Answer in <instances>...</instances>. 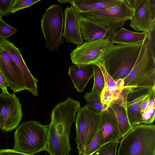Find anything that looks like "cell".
<instances>
[{"instance_id": "cell-17", "label": "cell", "mask_w": 155, "mask_h": 155, "mask_svg": "<svg viewBox=\"0 0 155 155\" xmlns=\"http://www.w3.org/2000/svg\"><path fill=\"white\" fill-rule=\"evenodd\" d=\"M93 64L77 65L70 66L68 75L74 85L79 92H81L94 75Z\"/></svg>"}, {"instance_id": "cell-19", "label": "cell", "mask_w": 155, "mask_h": 155, "mask_svg": "<svg viewBox=\"0 0 155 155\" xmlns=\"http://www.w3.org/2000/svg\"><path fill=\"white\" fill-rule=\"evenodd\" d=\"M145 32H137L120 28L110 37L112 44L127 45L143 42L147 34Z\"/></svg>"}, {"instance_id": "cell-6", "label": "cell", "mask_w": 155, "mask_h": 155, "mask_svg": "<svg viewBox=\"0 0 155 155\" xmlns=\"http://www.w3.org/2000/svg\"><path fill=\"white\" fill-rule=\"evenodd\" d=\"M81 13L87 20L103 29L106 38H110L118 28L123 27L126 21L131 19L134 12L126 0H121L110 8Z\"/></svg>"}, {"instance_id": "cell-26", "label": "cell", "mask_w": 155, "mask_h": 155, "mask_svg": "<svg viewBox=\"0 0 155 155\" xmlns=\"http://www.w3.org/2000/svg\"><path fill=\"white\" fill-rule=\"evenodd\" d=\"M119 141L111 142L101 146L92 155H116Z\"/></svg>"}, {"instance_id": "cell-20", "label": "cell", "mask_w": 155, "mask_h": 155, "mask_svg": "<svg viewBox=\"0 0 155 155\" xmlns=\"http://www.w3.org/2000/svg\"><path fill=\"white\" fill-rule=\"evenodd\" d=\"M79 24L83 39L85 42L107 38L106 32L103 29L87 20L82 15Z\"/></svg>"}, {"instance_id": "cell-7", "label": "cell", "mask_w": 155, "mask_h": 155, "mask_svg": "<svg viewBox=\"0 0 155 155\" xmlns=\"http://www.w3.org/2000/svg\"><path fill=\"white\" fill-rule=\"evenodd\" d=\"M42 32L45 40V47L51 51L57 50L62 39L64 18L61 6L53 5L46 9L41 21Z\"/></svg>"}, {"instance_id": "cell-32", "label": "cell", "mask_w": 155, "mask_h": 155, "mask_svg": "<svg viewBox=\"0 0 155 155\" xmlns=\"http://www.w3.org/2000/svg\"><path fill=\"white\" fill-rule=\"evenodd\" d=\"M143 0H126L130 7L134 13Z\"/></svg>"}, {"instance_id": "cell-2", "label": "cell", "mask_w": 155, "mask_h": 155, "mask_svg": "<svg viewBox=\"0 0 155 155\" xmlns=\"http://www.w3.org/2000/svg\"><path fill=\"white\" fill-rule=\"evenodd\" d=\"M154 46L152 33H148L133 67L124 80V89L155 90Z\"/></svg>"}, {"instance_id": "cell-14", "label": "cell", "mask_w": 155, "mask_h": 155, "mask_svg": "<svg viewBox=\"0 0 155 155\" xmlns=\"http://www.w3.org/2000/svg\"><path fill=\"white\" fill-rule=\"evenodd\" d=\"M82 16L71 5L64 11V28L63 38L68 42L80 45L84 43L79 22Z\"/></svg>"}, {"instance_id": "cell-12", "label": "cell", "mask_w": 155, "mask_h": 155, "mask_svg": "<svg viewBox=\"0 0 155 155\" xmlns=\"http://www.w3.org/2000/svg\"><path fill=\"white\" fill-rule=\"evenodd\" d=\"M155 0H143L130 20L134 30L150 33L155 29Z\"/></svg>"}, {"instance_id": "cell-4", "label": "cell", "mask_w": 155, "mask_h": 155, "mask_svg": "<svg viewBox=\"0 0 155 155\" xmlns=\"http://www.w3.org/2000/svg\"><path fill=\"white\" fill-rule=\"evenodd\" d=\"M48 124L30 120L19 125L14 133L13 149L32 154L46 150Z\"/></svg>"}, {"instance_id": "cell-5", "label": "cell", "mask_w": 155, "mask_h": 155, "mask_svg": "<svg viewBox=\"0 0 155 155\" xmlns=\"http://www.w3.org/2000/svg\"><path fill=\"white\" fill-rule=\"evenodd\" d=\"M117 155H155V126H134L122 137Z\"/></svg>"}, {"instance_id": "cell-30", "label": "cell", "mask_w": 155, "mask_h": 155, "mask_svg": "<svg viewBox=\"0 0 155 155\" xmlns=\"http://www.w3.org/2000/svg\"><path fill=\"white\" fill-rule=\"evenodd\" d=\"M15 0H0V15L1 18L10 13L12 7Z\"/></svg>"}, {"instance_id": "cell-37", "label": "cell", "mask_w": 155, "mask_h": 155, "mask_svg": "<svg viewBox=\"0 0 155 155\" xmlns=\"http://www.w3.org/2000/svg\"></svg>"}, {"instance_id": "cell-8", "label": "cell", "mask_w": 155, "mask_h": 155, "mask_svg": "<svg viewBox=\"0 0 155 155\" xmlns=\"http://www.w3.org/2000/svg\"><path fill=\"white\" fill-rule=\"evenodd\" d=\"M101 114L89 108L86 105L80 107L76 117L75 141L79 155H82L87 145L97 132Z\"/></svg>"}, {"instance_id": "cell-29", "label": "cell", "mask_w": 155, "mask_h": 155, "mask_svg": "<svg viewBox=\"0 0 155 155\" xmlns=\"http://www.w3.org/2000/svg\"><path fill=\"white\" fill-rule=\"evenodd\" d=\"M17 31L15 28L0 19V38L6 39L15 34Z\"/></svg>"}, {"instance_id": "cell-36", "label": "cell", "mask_w": 155, "mask_h": 155, "mask_svg": "<svg viewBox=\"0 0 155 155\" xmlns=\"http://www.w3.org/2000/svg\"><path fill=\"white\" fill-rule=\"evenodd\" d=\"M0 155H1V154H0Z\"/></svg>"}, {"instance_id": "cell-13", "label": "cell", "mask_w": 155, "mask_h": 155, "mask_svg": "<svg viewBox=\"0 0 155 155\" xmlns=\"http://www.w3.org/2000/svg\"><path fill=\"white\" fill-rule=\"evenodd\" d=\"M0 71L14 93L25 90L22 75L8 53L0 46Z\"/></svg>"}, {"instance_id": "cell-34", "label": "cell", "mask_w": 155, "mask_h": 155, "mask_svg": "<svg viewBox=\"0 0 155 155\" xmlns=\"http://www.w3.org/2000/svg\"><path fill=\"white\" fill-rule=\"evenodd\" d=\"M8 87H9L8 84L3 74L0 71V88L2 90L6 89Z\"/></svg>"}, {"instance_id": "cell-33", "label": "cell", "mask_w": 155, "mask_h": 155, "mask_svg": "<svg viewBox=\"0 0 155 155\" xmlns=\"http://www.w3.org/2000/svg\"><path fill=\"white\" fill-rule=\"evenodd\" d=\"M150 94L144 99L141 104L140 107V113L141 115L149 105Z\"/></svg>"}, {"instance_id": "cell-31", "label": "cell", "mask_w": 155, "mask_h": 155, "mask_svg": "<svg viewBox=\"0 0 155 155\" xmlns=\"http://www.w3.org/2000/svg\"><path fill=\"white\" fill-rule=\"evenodd\" d=\"M1 155H34L20 152L13 149H0Z\"/></svg>"}, {"instance_id": "cell-22", "label": "cell", "mask_w": 155, "mask_h": 155, "mask_svg": "<svg viewBox=\"0 0 155 155\" xmlns=\"http://www.w3.org/2000/svg\"><path fill=\"white\" fill-rule=\"evenodd\" d=\"M84 97L86 102V105L93 111L100 114L105 111L100 97L96 93L91 90L90 92H87Z\"/></svg>"}, {"instance_id": "cell-24", "label": "cell", "mask_w": 155, "mask_h": 155, "mask_svg": "<svg viewBox=\"0 0 155 155\" xmlns=\"http://www.w3.org/2000/svg\"><path fill=\"white\" fill-rule=\"evenodd\" d=\"M93 65L94 83L91 90L100 97L101 92L105 85L104 80L99 67L96 64H93Z\"/></svg>"}, {"instance_id": "cell-10", "label": "cell", "mask_w": 155, "mask_h": 155, "mask_svg": "<svg viewBox=\"0 0 155 155\" xmlns=\"http://www.w3.org/2000/svg\"><path fill=\"white\" fill-rule=\"evenodd\" d=\"M111 44L110 38L104 37L84 42L71 51V62L77 65L94 64Z\"/></svg>"}, {"instance_id": "cell-11", "label": "cell", "mask_w": 155, "mask_h": 155, "mask_svg": "<svg viewBox=\"0 0 155 155\" xmlns=\"http://www.w3.org/2000/svg\"><path fill=\"white\" fill-rule=\"evenodd\" d=\"M0 46L9 55L19 70L23 78L25 90L34 96H38V79L32 75L22 58L20 50L14 44L6 39L0 38Z\"/></svg>"}, {"instance_id": "cell-18", "label": "cell", "mask_w": 155, "mask_h": 155, "mask_svg": "<svg viewBox=\"0 0 155 155\" xmlns=\"http://www.w3.org/2000/svg\"><path fill=\"white\" fill-rule=\"evenodd\" d=\"M121 0H58L60 3H69L78 12L83 13L98 11L113 6Z\"/></svg>"}, {"instance_id": "cell-35", "label": "cell", "mask_w": 155, "mask_h": 155, "mask_svg": "<svg viewBox=\"0 0 155 155\" xmlns=\"http://www.w3.org/2000/svg\"><path fill=\"white\" fill-rule=\"evenodd\" d=\"M1 16L0 15V19H1Z\"/></svg>"}, {"instance_id": "cell-27", "label": "cell", "mask_w": 155, "mask_h": 155, "mask_svg": "<svg viewBox=\"0 0 155 155\" xmlns=\"http://www.w3.org/2000/svg\"><path fill=\"white\" fill-rule=\"evenodd\" d=\"M40 0H15L11 8L10 13L14 14L17 11L28 8Z\"/></svg>"}, {"instance_id": "cell-23", "label": "cell", "mask_w": 155, "mask_h": 155, "mask_svg": "<svg viewBox=\"0 0 155 155\" xmlns=\"http://www.w3.org/2000/svg\"><path fill=\"white\" fill-rule=\"evenodd\" d=\"M155 91L150 94L149 104L144 113L142 114L141 124H151L155 120Z\"/></svg>"}, {"instance_id": "cell-28", "label": "cell", "mask_w": 155, "mask_h": 155, "mask_svg": "<svg viewBox=\"0 0 155 155\" xmlns=\"http://www.w3.org/2000/svg\"><path fill=\"white\" fill-rule=\"evenodd\" d=\"M100 99L105 110L107 109L111 104L114 101V96L105 84L101 92Z\"/></svg>"}, {"instance_id": "cell-15", "label": "cell", "mask_w": 155, "mask_h": 155, "mask_svg": "<svg viewBox=\"0 0 155 155\" xmlns=\"http://www.w3.org/2000/svg\"><path fill=\"white\" fill-rule=\"evenodd\" d=\"M99 129H101L102 133L99 141L101 146L118 141L122 138L116 117L110 107L101 114Z\"/></svg>"}, {"instance_id": "cell-3", "label": "cell", "mask_w": 155, "mask_h": 155, "mask_svg": "<svg viewBox=\"0 0 155 155\" xmlns=\"http://www.w3.org/2000/svg\"><path fill=\"white\" fill-rule=\"evenodd\" d=\"M142 43L127 45L111 44L97 62L103 65L115 81L124 80L137 59Z\"/></svg>"}, {"instance_id": "cell-25", "label": "cell", "mask_w": 155, "mask_h": 155, "mask_svg": "<svg viewBox=\"0 0 155 155\" xmlns=\"http://www.w3.org/2000/svg\"><path fill=\"white\" fill-rule=\"evenodd\" d=\"M101 135V130L99 129L92 140L86 147L82 155H92L99 149L101 147L99 144V141Z\"/></svg>"}, {"instance_id": "cell-21", "label": "cell", "mask_w": 155, "mask_h": 155, "mask_svg": "<svg viewBox=\"0 0 155 155\" xmlns=\"http://www.w3.org/2000/svg\"><path fill=\"white\" fill-rule=\"evenodd\" d=\"M110 107L116 117L119 131L122 137L131 130L133 127L130 122L126 110L124 107L114 103H112Z\"/></svg>"}, {"instance_id": "cell-9", "label": "cell", "mask_w": 155, "mask_h": 155, "mask_svg": "<svg viewBox=\"0 0 155 155\" xmlns=\"http://www.w3.org/2000/svg\"><path fill=\"white\" fill-rule=\"evenodd\" d=\"M23 115L22 105L14 93L10 94L7 89L0 94V129L7 132L16 128Z\"/></svg>"}, {"instance_id": "cell-16", "label": "cell", "mask_w": 155, "mask_h": 155, "mask_svg": "<svg viewBox=\"0 0 155 155\" xmlns=\"http://www.w3.org/2000/svg\"><path fill=\"white\" fill-rule=\"evenodd\" d=\"M151 89H138L132 90L127 95V112L131 126L141 124L142 119L140 107L144 99L152 91Z\"/></svg>"}, {"instance_id": "cell-1", "label": "cell", "mask_w": 155, "mask_h": 155, "mask_svg": "<svg viewBox=\"0 0 155 155\" xmlns=\"http://www.w3.org/2000/svg\"><path fill=\"white\" fill-rule=\"evenodd\" d=\"M80 102L70 97L53 108L48 124L46 150L50 155H66L71 150L69 137Z\"/></svg>"}]
</instances>
